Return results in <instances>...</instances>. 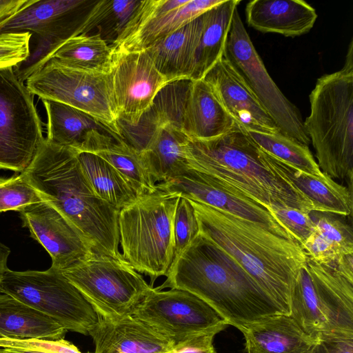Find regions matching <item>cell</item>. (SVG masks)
<instances>
[{
  "mask_svg": "<svg viewBox=\"0 0 353 353\" xmlns=\"http://www.w3.org/2000/svg\"><path fill=\"white\" fill-rule=\"evenodd\" d=\"M190 202L199 232L228 254L283 314L290 315L292 286L307 259L300 244L257 223Z\"/></svg>",
  "mask_w": 353,
  "mask_h": 353,
  "instance_id": "1",
  "label": "cell"
},
{
  "mask_svg": "<svg viewBox=\"0 0 353 353\" xmlns=\"http://www.w3.org/2000/svg\"><path fill=\"white\" fill-rule=\"evenodd\" d=\"M72 149L45 139L24 179L43 201L65 216L79 231L93 252L125 261L119 249V214L97 196L84 176Z\"/></svg>",
  "mask_w": 353,
  "mask_h": 353,
  "instance_id": "2",
  "label": "cell"
},
{
  "mask_svg": "<svg viewBox=\"0 0 353 353\" xmlns=\"http://www.w3.org/2000/svg\"><path fill=\"white\" fill-rule=\"evenodd\" d=\"M165 288L196 295L239 330L263 317L283 314L228 254L200 232L157 288Z\"/></svg>",
  "mask_w": 353,
  "mask_h": 353,
  "instance_id": "3",
  "label": "cell"
},
{
  "mask_svg": "<svg viewBox=\"0 0 353 353\" xmlns=\"http://www.w3.org/2000/svg\"><path fill=\"white\" fill-rule=\"evenodd\" d=\"M259 149L248 132L235 122L219 137L188 139L185 152L189 167L215 177L268 210L284 205L313 211L302 195L265 165Z\"/></svg>",
  "mask_w": 353,
  "mask_h": 353,
  "instance_id": "4",
  "label": "cell"
},
{
  "mask_svg": "<svg viewBox=\"0 0 353 353\" xmlns=\"http://www.w3.org/2000/svg\"><path fill=\"white\" fill-rule=\"evenodd\" d=\"M310 113L303 121L321 172L352 190L353 40L339 71L319 77L310 94ZM348 187V188H349Z\"/></svg>",
  "mask_w": 353,
  "mask_h": 353,
  "instance_id": "5",
  "label": "cell"
},
{
  "mask_svg": "<svg viewBox=\"0 0 353 353\" xmlns=\"http://www.w3.org/2000/svg\"><path fill=\"white\" fill-rule=\"evenodd\" d=\"M180 196L160 190L139 197L119 214L122 256L152 283L167 275L173 261V220Z\"/></svg>",
  "mask_w": 353,
  "mask_h": 353,
  "instance_id": "6",
  "label": "cell"
},
{
  "mask_svg": "<svg viewBox=\"0 0 353 353\" xmlns=\"http://www.w3.org/2000/svg\"><path fill=\"white\" fill-rule=\"evenodd\" d=\"M0 292L8 294L50 317L66 330L88 335L99 316L81 292L61 271L7 269Z\"/></svg>",
  "mask_w": 353,
  "mask_h": 353,
  "instance_id": "7",
  "label": "cell"
},
{
  "mask_svg": "<svg viewBox=\"0 0 353 353\" xmlns=\"http://www.w3.org/2000/svg\"><path fill=\"white\" fill-rule=\"evenodd\" d=\"M61 272L107 320L132 315L152 288L125 261L95 252Z\"/></svg>",
  "mask_w": 353,
  "mask_h": 353,
  "instance_id": "8",
  "label": "cell"
},
{
  "mask_svg": "<svg viewBox=\"0 0 353 353\" xmlns=\"http://www.w3.org/2000/svg\"><path fill=\"white\" fill-rule=\"evenodd\" d=\"M26 85L41 100L60 102L88 113L121 138L111 72L73 68L50 59L28 77Z\"/></svg>",
  "mask_w": 353,
  "mask_h": 353,
  "instance_id": "9",
  "label": "cell"
},
{
  "mask_svg": "<svg viewBox=\"0 0 353 353\" xmlns=\"http://www.w3.org/2000/svg\"><path fill=\"white\" fill-rule=\"evenodd\" d=\"M84 0H28L15 14L0 23V34L29 32L36 44L28 57L13 68L25 82L74 33L83 21Z\"/></svg>",
  "mask_w": 353,
  "mask_h": 353,
  "instance_id": "10",
  "label": "cell"
},
{
  "mask_svg": "<svg viewBox=\"0 0 353 353\" xmlns=\"http://www.w3.org/2000/svg\"><path fill=\"white\" fill-rule=\"evenodd\" d=\"M223 57L276 123L283 135L309 145L299 109L280 90L268 72L243 23L234 10Z\"/></svg>",
  "mask_w": 353,
  "mask_h": 353,
  "instance_id": "11",
  "label": "cell"
},
{
  "mask_svg": "<svg viewBox=\"0 0 353 353\" xmlns=\"http://www.w3.org/2000/svg\"><path fill=\"white\" fill-rule=\"evenodd\" d=\"M33 96L12 67L0 69V168L23 172L45 140Z\"/></svg>",
  "mask_w": 353,
  "mask_h": 353,
  "instance_id": "12",
  "label": "cell"
},
{
  "mask_svg": "<svg viewBox=\"0 0 353 353\" xmlns=\"http://www.w3.org/2000/svg\"><path fill=\"white\" fill-rule=\"evenodd\" d=\"M132 316L142 321L175 345L228 324L209 304L183 290L152 288Z\"/></svg>",
  "mask_w": 353,
  "mask_h": 353,
  "instance_id": "13",
  "label": "cell"
},
{
  "mask_svg": "<svg viewBox=\"0 0 353 353\" xmlns=\"http://www.w3.org/2000/svg\"><path fill=\"white\" fill-rule=\"evenodd\" d=\"M223 1H140L110 46L114 53L144 51Z\"/></svg>",
  "mask_w": 353,
  "mask_h": 353,
  "instance_id": "14",
  "label": "cell"
},
{
  "mask_svg": "<svg viewBox=\"0 0 353 353\" xmlns=\"http://www.w3.org/2000/svg\"><path fill=\"white\" fill-rule=\"evenodd\" d=\"M157 188L257 223L276 235L295 240L261 204L215 177L188 165L168 180L157 183Z\"/></svg>",
  "mask_w": 353,
  "mask_h": 353,
  "instance_id": "15",
  "label": "cell"
},
{
  "mask_svg": "<svg viewBox=\"0 0 353 353\" xmlns=\"http://www.w3.org/2000/svg\"><path fill=\"white\" fill-rule=\"evenodd\" d=\"M111 74L119 123L130 127L139 125L168 83L145 50L114 53Z\"/></svg>",
  "mask_w": 353,
  "mask_h": 353,
  "instance_id": "16",
  "label": "cell"
},
{
  "mask_svg": "<svg viewBox=\"0 0 353 353\" xmlns=\"http://www.w3.org/2000/svg\"><path fill=\"white\" fill-rule=\"evenodd\" d=\"M19 212L23 225L49 253L55 269H67L93 252L77 228L47 202L32 204Z\"/></svg>",
  "mask_w": 353,
  "mask_h": 353,
  "instance_id": "17",
  "label": "cell"
},
{
  "mask_svg": "<svg viewBox=\"0 0 353 353\" xmlns=\"http://www.w3.org/2000/svg\"><path fill=\"white\" fill-rule=\"evenodd\" d=\"M306 265L312 281L315 311L325 330L321 339L353 336V281L336 270L335 262L321 264L307 257Z\"/></svg>",
  "mask_w": 353,
  "mask_h": 353,
  "instance_id": "18",
  "label": "cell"
},
{
  "mask_svg": "<svg viewBox=\"0 0 353 353\" xmlns=\"http://www.w3.org/2000/svg\"><path fill=\"white\" fill-rule=\"evenodd\" d=\"M203 79L230 116L247 131L281 133L276 123L225 59L218 61Z\"/></svg>",
  "mask_w": 353,
  "mask_h": 353,
  "instance_id": "19",
  "label": "cell"
},
{
  "mask_svg": "<svg viewBox=\"0 0 353 353\" xmlns=\"http://www.w3.org/2000/svg\"><path fill=\"white\" fill-rule=\"evenodd\" d=\"M259 154L265 165L289 183L312 206L313 211L349 216L352 212V190L336 183L327 175L323 177L299 170L260 148Z\"/></svg>",
  "mask_w": 353,
  "mask_h": 353,
  "instance_id": "20",
  "label": "cell"
},
{
  "mask_svg": "<svg viewBox=\"0 0 353 353\" xmlns=\"http://www.w3.org/2000/svg\"><path fill=\"white\" fill-rule=\"evenodd\" d=\"M88 335L94 344V353H166L174 346L132 315L116 320L99 317Z\"/></svg>",
  "mask_w": 353,
  "mask_h": 353,
  "instance_id": "21",
  "label": "cell"
},
{
  "mask_svg": "<svg viewBox=\"0 0 353 353\" xmlns=\"http://www.w3.org/2000/svg\"><path fill=\"white\" fill-rule=\"evenodd\" d=\"M234 123L203 79L190 81L178 119L179 128L190 139L219 137Z\"/></svg>",
  "mask_w": 353,
  "mask_h": 353,
  "instance_id": "22",
  "label": "cell"
},
{
  "mask_svg": "<svg viewBox=\"0 0 353 353\" xmlns=\"http://www.w3.org/2000/svg\"><path fill=\"white\" fill-rule=\"evenodd\" d=\"M240 331L246 353H310L319 342L282 313L263 317Z\"/></svg>",
  "mask_w": 353,
  "mask_h": 353,
  "instance_id": "23",
  "label": "cell"
},
{
  "mask_svg": "<svg viewBox=\"0 0 353 353\" xmlns=\"http://www.w3.org/2000/svg\"><path fill=\"white\" fill-rule=\"evenodd\" d=\"M315 9L301 0H253L245 7L248 25L264 33L297 37L308 32L317 19Z\"/></svg>",
  "mask_w": 353,
  "mask_h": 353,
  "instance_id": "24",
  "label": "cell"
},
{
  "mask_svg": "<svg viewBox=\"0 0 353 353\" xmlns=\"http://www.w3.org/2000/svg\"><path fill=\"white\" fill-rule=\"evenodd\" d=\"M91 152L117 169L132 185L139 197L157 190L141 154L121 138L99 130L89 132L78 152Z\"/></svg>",
  "mask_w": 353,
  "mask_h": 353,
  "instance_id": "25",
  "label": "cell"
},
{
  "mask_svg": "<svg viewBox=\"0 0 353 353\" xmlns=\"http://www.w3.org/2000/svg\"><path fill=\"white\" fill-rule=\"evenodd\" d=\"M150 125L141 156L148 172L158 183L188 167L185 147L189 138L166 120H150Z\"/></svg>",
  "mask_w": 353,
  "mask_h": 353,
  "instance_id": "26",
  "label": "cell"
},
{
  "mask_svg": "<svg viewBox=\"0 0 353 353\" xmlns=\"http://www.w3.org/2000/svg\"><path fill=\"white\" fill-rule=\"evenodd\" d=\"M202 23L201 15L145 50L168 83L191 80Z\"/></svg>",
  "mask_w": 353,
  "mask_h": 353,
  "instance_id": "27",
  "label": "cell"
},
{
  "mask_svg": "<svg viewBox=\"0 0 353 353\" xmlns=\"http://www.w3.org/2000/svg\"><path fill=\"white\" fill-rule=\"evenodd\" d=\"M314 230L301 247L310 260L330 264L353 253L352 226L344 216L318 211L310 212Z\"/></svg>",
  "mask_w": 353,
  "mask_h": 353,
  "instance_id": "28",
  "label": "cell"
},
{
  "mask_svg": "<svg viewBox=\"0 0 353 353\" xmlns=\"http://www.w3.org/2000/svg\"><path fill=\"white\" fill-rule=\"evenodd\" d=\"M67 330L14 297L0 292V338L17 340L63 339Z\"/></svg>",
  "mask_w": 353,
  "mask_h": 353,
  "instance_id": "29",
  "label": "cell"
},
{
  "mask_svg": "<svg viewBox=\"0 0 353 353\" xmlns=\"http://www.w3.org/2000/svg\"><path fill=\"white\" fill-rule=\"evenodd\" d=\"M240 0H223L202 14V30L191 80L203 79L223 56L234 10Z\"/></svg>",
  "mask_w": 353,
  "mask_h": 353,
  "instance_id": "30",
  "label": "cell"
},
{
  "mask_svg": "<svg viewBox=\"0 0 353 353\" xmlns=\"http://www.w3.org/2000/svg\"><path fill=\"white\" fill-rule=\"evenodd\" d=\"M41 101L47 114L46 140L50 143L78 152L87 134L92 130L117 136L103 123L85 112L60 102Z\"/></svg>",
  "mask_w": 353,
  "mask_h": 353,
  "instance_id": "31",
  "label": "cell"
},
{
  "mask_svg": "<svg viewBox=\"0 0 353 353\" xmlns=\"http://www.w3.org/2000/svg\"><path fill=\"white\" fill-rule=\"evenodd\" d=\"M77 157L84 176L101 199L119 211L138 199L130 183L108 162L87 152H78Z\"/></svg>",
  "mask_w": 353,
  "mask_h": 353,
  "instance_id": "32",
  "label": "cell"
},
{
  "mask_svg": "<svg viewBox=\"0 0 353 353\" xmlns=\"http://www.w3.org/2000/svg\"><path fill=\"white\" fill-rule=\"evenodd\" d=\"M113 56L112 46L99 34H94L68 38L60 45L50 59L73 68L110 73Z\"/></svg>",
  "mask_w": 353,
  "mask_h": 353,
  "instance_id": "33",
  "label": "cell"
},
{
  "mask_svg": "<svg viewBox=\"0 0 353 353\" xmlns=\"http://www.w3.org/2000/svg\"><path fill=\"white\" fill-rule=\"evenodd\" d=\"M139 3L138 0H103L96 2L95 6L84 17L74 36L87 34L90 30L98 28L97 34L105 41L109 39L112 40L113 43Z\"/></svg>",
  "mask_w": 353,
  "mask_h": 353,
  "instance_id": "34",
  "label": "cell"
},
{
  "mask_svg": "<svg viewBox=\"0 0 353 353\" xmlns=\"http://www.w3.org/2000/svg\"><path fill=\"white\" fill-rule=\"evenodd\" d=\"M264 151L307 174L323 177V174L307 145L280 132L262 133L248 131Z\"/></svg>",
  "mask_w": 353,
  "mask_h": 353,
  "instance_id": "35",
  "label": "cell"
},
{
  "mask_svg": "<svg viewBox=\"0 0 353 353\" xmlns=\"http://www.w3.org/2000/svg\"><path fill=\"white\" fill-rule=\"evenodd\" d=\"M43 201L40 194L21 174L0 179V212L21 211L32 204Z\"/></svg>",
  "mask_w": 353,
  "mask_h": 353,
  "instance_id": "36",
  "label": "cell"
},
{
  "mask_svg": "<svg viewBox=\"0 0 353 353\" xmlns=\"http://www.w3.org/2000/svg\"><path fill=\"white\" fill-rule=\"evenodd\" d=\"M199 232L198 221L190 201L180 196L173 220L174 256L171 266Z\"/></svg>",
  "mask_w": 353,
  "mask_h": 353,
  "instance_id": "37",
  "label": "cell"
},
{
  "mask_svg": "<svg viewBox=\"0 0 353 353\" xmlns=\"http://www.w3.org/2000/svg\"><path fill=\"white\" fill-rule=\"evenodd\" d=\"M268 210L300 245L314 230V223L308 210L284 205H273Z\"/></svg>",
  "mask_w": 353,
  "mask_h": 353,
  "instance_id": "38",
  "label": "cell"
},
{
  "mask_svg": "<svg viewBox=\"0 0 353 353\" xmlns=\"http://www.w3.org/2000/svg\"><path fill=\"white\" fill-rule=\"evenodd\" d=\"M0 348L6 353H83L64 338L54 340L42 339L17 340L0 338Z\"/></svg>",
  "mask_w": 353,
  "mask_h": 353,
  "instance_id": "39",
  "label": "cell"
},
{
  "mask_svg": "<svg viewBox=\"0 0 353 353\" xmlns=\"http://www.w3.org/2000/svg\"><path fill=\"white\" fill-rule=\"evenodd\" d=\"M31 37L29 32L0 34V69L14 68L28 57Z\"/></svg>",
  "mask_w": 353,
  "mask_h": 353,
  "instance_id": "40",
  "label": "cell"
},
{
  "mask_svg": "<svg viewBox=\"0 0 353 353\" xmlns=\"http://www.w3.org/2000/svg\"><path fill=\"white\" fill-rule=\"evenodd\" d=\"M220 332L216 330L199 334L174 345L166 353H216L213 340Z\"/></svg>",
  "mask_w": 353,
  "mask_h": 353,
  "instance_id": "41",
  "label": "cell"
},
{
  "mask_svg": "<svg viewBox=\"0 0 353 353\" xmlns=\"http://www.w3.org/2000/svg\"><path fill=\"white\" fill-rule=\"evenodd\" d=\"M319 353H353V336H332L319 340Z\"/></svg>",
  "mask_w": 353,
  "mask_h": 353,
  "instance_id": "42",
  "label": "cell"
},
{
  "mask_svg": "<svg viewBox=\"0 0 353 353\" xmlns=\"http://www.w3.org/2000/svg\"><path fill=\"white\" fill-rule=\"evenodd\" d=\"M28 0H0V23L20 10Z\"/></svg>",
  "mask_w": 353,
  "mask_h": 353,
  "instance_id": "43",
  "label": "cell"
},
{
  "mask_svg": "<svg viewBox=\"0 0 353 353\" xmlns=\"http://www.w3.org/2000/svg\"><path fill=\"white\" fill-rule=\"evenodd\" d=\"M336 270L345 277L353 281V253L341 256L335 261Z\"/></svg>",
  "mask_w": 353,
  "mask_h": 353,
  "instance_id": "44",
  "label": "cell"
},
{
  "mask_svg": "<svg viewBox=\"0 0 353 353\" xmlns=\"http://www.w3.org/2000/svg\"><path fill=\"white\" fill-rule=\"evenodd\" d=\"M10 253V248L0 242V283L6 270L8 269L7 261Z\"/></svg>",
  "mask_w": 353,
  "mask_h": 353,
  "instance_id": "45",
  "label": "cell"
},
{
  "mask_svg": "<svg viewBox=\"0 0 353 353\" xmlns=\"http://www.w3.org/2000/svg\"><path fill=\"white\" fill-rule=\"evenodd\" d=\"M317 344H318V343H317ZM317 344H316V345H317ZM316 346L313 348V350H312L310 353H319V352H318V350H317V349H316Z\"/></svg>",
  "mask_w": 353,
  "mask_h": 353,
  "instance_id": "46",
  "label": "cell"
},
{
  "mask_svg": "<svg viewBox=\"0 0 353 353\" xmlns=\"http://www.w3.org/2000/svg\"><path fill=\"white\" fill-rule=\"evenodd\" d=\"M0 353H6L3 349L0 348Z\"/></svg>",
  "mask_w": 353,
  "mask_h": 353,
  "instance_id": "47",
  "label": "cell"
}]
</instances>
